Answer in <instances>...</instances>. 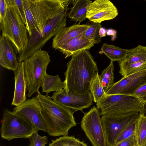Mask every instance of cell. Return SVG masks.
Instances as JSON below:
<instances>
[{
  "instance_id": "23",
  "label": "cell",
  "mask_w": 146,
  "mask_h": 146,
  "mask_svg": "<svg viewBox=\"0 0 146 146\" xmlns=\"http://www.w3.org/2000/svg\"><path fill=\"white\" fill-rule=\"evenodd\" d=\"M134 134L138 146L146 144V116L143 113L137 117L135 124Z\"/></svg>"
},
{
  "instance_id": "36",
  "label": "cell",
  "mask_w": 146,
  "mask_h": 146,
  "mask_svg": "<svg viewBox=\"0 0 146 146\" xmlns=\"http://www.w3.org/2000/svg\"><path fill=\"white\" fill-rule=\"evenodd\" d=\"M113 30L111 29H108L106 31V34L108 35L114 34L115 32H113Z\"/></svg>"
},
{
  "instance_id": "35",
  "label": "cell",
  "mask_w": 146,
  "mask_h": 146,
  "mask_svg": "<svg viewBox=\"0 0 146 146\" xmlns=\"http://www.w3.org/2000/svg\"><path fill=\"white\" fill-rule=\"evenodd\" d=\"M99 34L101 38L104 37L106 35V29L103 27H101L100 30Z\"/></svg>"
},
{
  "instance_id": "29",
  "label": "cell",
  "mask_w": 146,
  "mask_h": 146,
  "mask_svg": "<svg viewBox=\"0 0 146 146\" xmlns=\"http://www.w3.org/2000/svg\"><path fill=\"white\" fill-rule=\"evenodd\" d=\"M146 69V60L136 62L119 69V73L123 77Z\"/></svg>"
},
{
  "instance_id": "11",
  "label": "cell",
  "mask_w": 146,
  "mask_h": 146,
  "mask_svg": "<svg viewBox=\"0 0 146 146\" xmlns=\"http://www.w3.org/2000/svg\"><path fill=\"white\" fill-rule=\"evenodd\" d=\"M146 83V69L123 77L114 83L106 93L107 94L133 95L141 86Z\"/></svg>"
},
{
  "instance_id": "24",
  "label": "cell",
  "mask_w": 146,
  "mask_h": 146,
  "mask_svg": "<svg viewBox=\"0 0 146 146\" xmlns=\"http://www.w3.org/2000/svg\"><path fill=\"white\" fill-rule=\"evenodd\" d=\"M113 62L111 61L108 66L102 71L99 75L100 79L105 92L110 89L114 84Z\"/></svg>"
},
{
  "instance_id": "32",
  "label": "cell",
  "mask_w": 146,
  "mask_h": 146,
  "mask_svg": "<svg viewBox=\"0 0 146 146\" xmlns=\"http://www.w3.org/2000/svg\"><path fill=\"white\" fill-rule=\"evenodd\" d=\"M113 146H138L135 134Z\"/></svg>"
},
{
  "instance_id": "4",
  "label": "cell",
  "mask_w": 146,
  "mask_h": 146,
  "mask_svg": "<svg viewBox=\"0 0 146 146\" xmlns=\"http://www.w3.org/2000/svg\"><path fill=\"white\" fill-rule=\"evenodd\" d=\"M146 100L134 95L105 93L96 103L100 115L129 116L143 113Z\"/></svg>"
},
{
  "instance_id": "5",
  "label": "cell",
  "mask_w": 146,
  "mask_h": 146,
  "mask_svg": "<svg viewBox=\"0 0 146 146\" xmlns=\"http://www.w3.org/2000/svg\"><path fill=\"white\" fill-rule=\"evenodd\" d=\"M2 35L12 42L20 54L27 48L28 42L27 30L17 11L13 0H9L6 16L0 23Z\"/></svg>"
},
{
  "instance_id": "26",
  "label": "cell",
  "mask_w": 146,
  "mask_h": 146,
  "mask_svg": "<svg viewBox=\"0 0 146 146\" xmlns=\"http://www.w3.org/2000/svg\"><path fill=\"white\" fill-rule=\"evenodd\" d=\"M90 91L92 95L94 102L96 103L102 98L106 93L104 90L98 73L96 75L91 82Z\"/></svg>"
},
{
  "instance_id": "28",
  "label": "cell",
  "mask_w": 146,
  "mask_h": 146,
  "mask_svg": "<svg viewBox=\"0 0 146 146\" xmlns=\"http://www.w3.org/2000/svg\"><path fill=\"white\" fill-rule=\"evenodd\" d=\"M138 115L132 119L123 129L116 138L114 144L119 143L134 134L136 119Z\"/></svg>"
},
{
  "instance_id": "25",
  "label": "cell",
  "mask_w": 146,
  "mask_h": 146,
  "mask_svg": "<svg viewBox=\"0 0 146 146\" xmlns=\"http://www.w3.org/2000/svg\"><path fill=\"white\" fill-rule=\"evenodd\" d=\"M48 146H88L83 141L73 136H63L52 140Z\"/></svg>"
},
{
  "instance_id": "10",
  "label": "cell",
  "mask_w": 146,
  "mask_h": 146,
  "mask_svg": "<svg viewBox=\"0 0 146 146\" xmlns=\"http://www.w3.org/2000/svg\"><path fill=\"white\" fill-rule=\"evenodd\" d=\"M53 100L73 110L81 111L93 104V98L90 92L84 94L68 92L64 89L54 93L50 97Z\"/></svg>"
},
{
  "instance_id": "19",
  "label": "cell",
  "mask_w": 146,
  "mask_h": 146,
  "mask_svg": "<svg viewBox=\"0 0 146 146\" xmlns=\"http://www.w3.org/2000/svg\"><path fill=\"white\" fill-rule=\"evenodd\" d=\"M146 60V46L139 45L133 48L127 50L126 57L118 62L120 69L132 64Z\"/></svg>"
},
{
  "instance_id": "38",
  "label": "cell",
  "mask_w": 146,
  "mask_h": 146,
  "mask_svg": "<svg viewBox=\"0 0 146 146\" xmlns=\"http://www.w3.org/2000/svg\"><path fill=\"white\" fill-rule=\"evenodd\" d=\"M144 146H146V144Z\"/></svg>"
},
{
  "instance_id": "6",
  "label": "cell",
  "mask_w": 146,
  "mask_h": 146,
  "mask_svg": "<svg viewBox=\"0 0 146 146\" xmlns=\"http://www.w3.org/2000/svg\"><path fill=\"white\" fill-rule=\"evenodd\" d=\"M50 57L48 52L40 49L23 62L28 92L27 96L29 98L37 92L41 87L44 76L50 61Z\"/></svg>"
},
{
  "instance_id": "20",
  "label": "cell",
  "mask_w": 146,
  "mask_h": 146,
  "mask_svg": "<svg viewBox=\"0 0 146 146\" xmlns=\"http://www.w3.org/2000/svg\"><path fill=\"white\" fill-rule=\"evenodd\" d=\"M92 2L88 0H72L73 6L68 15L71 20L79 24L86 18L87 11L89 5Z\"/></svg>"
},
{
  "instance_id": "12",
  "label": "cell",
  "mask_w": 146,
  "mask_h": 146,
  "mask_svg": "<svg viewBox=\"0 0 146 146\" xmlns=\"http://www.w3.org/2000/svg\"><path fill=\"white\" fill-rule=\"evenodd\" d=\"M42 109L39 101L36 97L27 100L22 104L15 108L13 112L23 116L38 131L46 132L42 115Z\"/></svg>"
},
{
  "instance_id": "7",
  "label": "cell",
  "mask_w": 146,
  "mask_h": 146,
  "mask_svg": "<svg viewBox=\"0 0 146 146\" xmlns=\"http://www.w3.org/2000/svg\"><path fill=\"white\" fill-rule=\"evenodd\" d=\"M68 9L62 11L56 15L44 27L42 34L33 32L28 37L26 48L19 54L18 62L21 63L35 51L41 49L52 36H55L62 29L66 26Z\"/></svg>"
},
{
  "instance_id": "14",
  "label": "cell",
  "mask_w": 146,
  "mask_h": 146,
  "mask_svg": "<svg viewBox=\"0 0 146 146\" xmlns=\"http://www.w3.org/2000/svg\"><path fill=\"white\" fill-rule=\"evenodd\" d=\"M116 7L109 0H96L88 5L86 18L93 23H100L115 18L118 15Z\"/></svg>"
},
{
  "instance_id": "13",
  "label": "cell",
  "mask_w": 146,
  "mask_h": 146,
  "mask_svg": "<svg viewBox=\"0 0 146 146\" xmlns=\"http://www.w3.org/2000/svg\"><path fill=\"white\" fill-rule=\"evenodd\" d=\"M139 114L129 116H102L101 120L107 146L114 145L116 138L123 129Z\"/></svg>"
},
{
  "instance_id": "18",
  "label": "cell",
  "mask_w": 146,
  "mask_h": 146,
  "mask_svg": "<svg viewBox=\"0 0 146 146\" xmlns=\"http://www.w3.org/2000/svg\"><path fill=\"white\" fill-rule=\"evenodd\" d=\"M89 27V25L80 24L65 27L53 38L52 47L55 50L58 49L62 45L85 32Z\"/></svg>"
},
{
  "instance_id": "31",
  "label": "cell",
  "mask_w": 146,
  "mask_h": 146,
  "mask_svg": "<svg viewBox=\"0 0 146 146\" xmlns=\"http://www.w3.org/2000/svg\"><path fill=\"white\" fill-rule=\"evenodd\" d=\"M13 1L21 18L26 26L27 24V21L23 0H13Z\"/></svg>"
},
{
  "instance_id": "2",
  "label": "cell",
  "mask_w": 146,
  "mask_h": 146,
  "mask_svg": "<svg viewBox=\"0 0 146 146\" xmlns=\"http://www.w3.org/2000/svg\"><path fill=\"white\" fill-rule=\"evenodd\" d=\"M37 93L46 132L54 137L67 135L69 130L76 125L74 111L54 101L48 95H42L39 91Z\"/></svg>"
},
{
  "instance_id": "9",
  "label": "cell",
  "mask_w": 146,
  "mask_h": 146,
  "mask_svg": "<svg viewBox=\"0 0 146 146\" xmlns=\"http://www.w3.org/2000/svg\"><path fill=\"white\" fill-rule=\"evenodd\" d=\"M99 110L94 106L84 113L81 127L93 146H107Z\"/></svg>"
},
{
  "instance_id": "33",
  "label": "cell",
  "mask_w": 146,
  "mask_h": 146,
  "mask_svg": "<svg viewBox=\"0 0 146 146\" xmlns=\"http://www.w3.org/2000/svg\"><path fill=\"white\" fill-rule=\"evenodd\" d=\"M9 0H0V23L5 17L8 10Z\"/></svg>"
},
{
  "instance_id": "1",
  "label": "cell",
  "mask_w": 146,
  "mask_h": 146,
  "mask_svg": "<svg viewBox=\"0 0 146 146\" xmlns=\"http://www.w3.org/2000/svg\"><path fill=\"white\" fill-rule=\"evenodd\" d=\"M65 72L66 92L84 94L90 92L93 80L98 73L96 62L89 51L83 50L72 56Z\"/></svg>"
},
{
  "instance_id": "30",
  "label": "cell",
  "mask_w": 146,
  "mask_h": 146,
  "mask_svg": "<svg viewBox=\"0 0 146 146\" xmlns=\"http://www.w3.org/2000/svg\"><path fill=\"white\" fill-rule=\"evenodd\" d=\"M38 131L36 130L29 138L30 143L28 146H45L47 143V137L40 135Z\"/></svg>"
},
{
  "instance_id": "34",
  "label": "cell",
  "mask_w": 146,
  "mask_h": 146,
  "mask_svg": "<svg viewBox=\"0 0 146 146\" xmlns=\"http://www.w3.org/2000/svg\"><path fill=\"white\" fill-rule=\"evenodd\" d=\"M133 95L146 100V83L139 87Z\"/></svg>"
},
{
  "instance_id": "17",
  "label": "cell",
  "mask_w": 146,
  "mask_h": 146,
  "mask_svg": "<svg viewBox=\"0 0 146 146\" xmlns=\"http://www.w3.org/2000/svg\"><path fill=\"white\" fill-rule=\"evenodd\" d=\"M94 44L92 40L86 38L84 32L62 45L58 49L66 58L82 50H89Z\"/></svg>"
},
{
  "instance_id": "37",
  "label": "cell",
  "mask_w": 146,
  "mask_h": 146,
  "mask_svg": "<svg viewBox=\"0 0 146 146\" xmlns=\"http://www.w3.org/2000/svg\"><path fill=\"white\" fill-rule=\"evenodd\" d=\"M143 113L146 116V108H145V110L144 112Z\"/></svg>"
},
{
  "instance_id": "22",
  "label": "cell",
  "mask_w": 146,
  "mask_h": 146,
  "mask_svg": "<svg viewBox=\"0 0 146 146\" xmlns=\"http://www.w3.org/2000/svg\"><path fill=\"white\" fill-rule=\"evenodd\" d=\"M101 50L102 53L110 59L111 61L118 62L125 58L127 49L104 43L101 48Z\"/></svg>"
},
{
  "instance_id": "27",
  "label": "cell",
  "mask_w": 146,
  "mask_h": 146,
  "mask_svg": "<svg viewBox=\"0 0 146 146\" xmlns=\"http://www.w3.org/2000/svg\"><path fill=\"white\" fill-rule=\"evenodd\" d=\"M90 27L85 32V35L88 39L92 40L94 44H98L101 42V37L99 32L102 26L100 23L92 22Z\"/></svg>"
},
{
  "instance_id": "21",
  "label": "cell",
  "mask_w": 146,
  "mask_h": 146,
  "mask_svg": "<svg viewBox=\"0 0 146 146\" xmlns=\"http://www.w3.org/2000/svg\"><path fill=\"white\" fill-rule=\"evenodd\" d=\"M64 82H62L58 75L52 76L46 73L43 78L41 87L42 92L48 95L50 92L60 91L64 87Z\"/></svg>"
},
{
  "instance_id": "16",
  "label": "cell",
  "mask_w": 146,
  "mask_h": 146,
  "mask_svg": "<svg viewBox=\"0 0 146 146\" xmlns=\"http://www.w3.org/2000/svg\"><path fill=\"white\" fill-rule=\"evenodd\" d=\"M13 71L15 75V86L11 104L17 107L26 100V94L27 90V84L23 62L19 63L17 68Z\"/></svg>"
},
{
  "instance_id": "3",
  "label": "cell",
  "mask_w": 146,
  "mask_h": 146,
  "mask_svg": "<svg viewBox=\"0 0 146 146\" xmlns=\"http://www.w3.org/2000/svg\"><path fill=\"white\" fill-rule=\"evenodd\" d=\"M72 1L23 0L29 36L34 32L42 34L49 20L61 11L68 9Z\"/></svg>"
},
{
  "instance_id": "15",
  "label": "cell",
  "mask_w": 146,
  "mask_h": 146,
  "mask_svg": "<svg viewBox=\"0 0 146 146\" xmlns=\"http://www.w3.org/2000/svg\"><path fill=\"white\" fill-rule=\"evenodd\" d=\"M17 52L11 41L2 35L0 39V64L3 67L13 71L19 63L17 56Z\"/></svg>"
},
{
  "instance_id": "8",
  "label": "cell",
  "mask_w": 146,
  "mask_h": 146,
  "mask_svg": "<svg viewBox=\"0 0 146 146\" xmlns=\"http://www.w3.org/2000/svg\"><path fill=\"white\" fill-rule=\"evenodd\" d=\"M36 130L21 115L7 108L4 110L1 129L3 139L9 141L16 138H29Z\"/></svg>"
}]
</instances>
